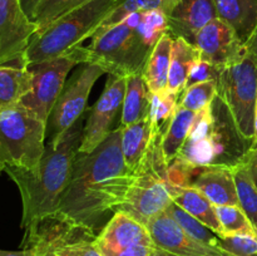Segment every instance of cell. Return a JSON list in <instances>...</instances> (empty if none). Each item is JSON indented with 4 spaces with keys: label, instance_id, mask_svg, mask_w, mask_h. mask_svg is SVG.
Here are the masks:
<instances>
[{
    "label": "cell",
    "instance_id": "18",
    "mask_svg": "<svg viewBox=\"0 0 257 256\" xmlns=\"http://www.w3.org/2000/svg\"><path fill=\"white\" fill-rule=\"evenodd\" d=\"M212 113L211 104L196 113L195 122L187 140L178 155V160L192 167H207L215 163V148L212 135Z\"/></svg>",
    "mask_w": 257,
    "mask_h": 256
},
{
    "label": "cell",
    "instance_id": "2",
    "mask_svg": "<svg viewBox=\"0 0 257 256\" xmlns=\"http://www.w3.org/2000/svg\"><path fill=\"white\" fill-rule=\"evenodd\" d=\"M85 120L83 114L57 146L47 143L38 175L18 167L2 168L20 192L24 231L59 208L60 197L69 183L79 153Z\"/></svg>",
    "mask_w": 257,
    "mask_h": 256
},
{
    "label": "cell",
    "instance_id": "3",
    "mask_svg": "<svg viewBox=\"0 0 257 256\" xmlns=\"http://www.w3.org/2000/svg\"><path fill=\"white\" fill-rule=\"evenodd\" d=\"M118 5V0H90L67 13L40 34L34 35L25 52L28 67L53 59L92 38L105 18Z\"/></svg>",
    "mask_w": 257,
    "mask_h": 256
},
{
    "label": "cell",
    "instance_id": "9",
    "mask_svg": "<svg viewBox=\"0 0 257 256\" xmlns=\"http://www.w3.org/2000/svg\"><path fill=\"white\" fill-rule=\"evenodd\" d=\"M105 73L100 65L88 63L67 82L48 118L47 140L49 145L57 146L63 136L84 114L93 85Z\"/></svg>",
    "mask_w": 257,
    "mask_h": 256
},
{
    "label": "cell",
    "instance_id": "31",
    "mask_svg": "<svg viewBox=\"0 0 257 256\" xmlns=\"http://www.w3.org/2000/svg\"><path fill=\"white\" fill-rule=\"evenodd\" d=\"M89 2L90 0H42L35 12L34 22L37 23L38 30L34 35L44 32L52 23H54L64 14Z\"/></svg>",
    "mask_w": 257,
    "mask_h": 256
},
{
    "label": "cell",
    "instance_id": "40",
    "mask_svg": "<svg viewBox=\"0 0 257 256\" xmlns=\"http://www.w3.org/2000/svg\"><path fill=\"white\" fill-rule=\"evenodd\" d=\"M246 47H247V49H250L251 52L255 53L256 57H257V28H256L255 33L252 34V37L250 38V40L246 43Z\"/></svg>",
    "mask_w": 257,
    "mask_h": 256
},
{
    "label": "cell",
    "instance_id": "16",
    "mask_svg": "<svg viewBox=\"0 0 257 256\" xmlns=\"http://www.w3.org/2000/svg\"><path fill=\"white\" fill-rule=\"evenodd\" d=\"M190 186L201 191L215 206H240L232 168L222 166L193 167Z\"/></svg>",
    "mask_w": 257,
    "mask_h": 256
},
{
    "label": "cell",
    "instance_id": "25",
    "mask_svg": "<svg viewBox=\"0 0 257 256\" xmlns=\"http://www.w3.org/2000/svg\"><path fill=\"white\" fill-rule=\"evenodd\" d=\"M200 59V53L195 44L187 42L183 38H175L170 75H168V89L180 95L182 94L188 74H190L193 64Z\"/></svg>",
    "mask_w": 257,
    "mask_h": 256
},
{
    "label": "cell",
    "instance_id": "4",
    "mask_svg": "<svg viewBox=\"0 0 257 256\" xmlns=\"http://www.w3.org/2000/svg\"><path fill=\"white\" fill-rule=\"evenodd\" d=\"M156 45L137 28L136 14L119 24L98 29L88 48L90 64H98L109 75L128 77L142 72Z\"/></svg>",
    "mask_w": 257,
    "mask_h": 256
},
{
    "label": "cell",
    "instance_id": "23",
    "mask_svg": "<svg viewBox=\"0 0 257 256\" xmlns=\"http://www.w3.org/2000/svg\"><path fill=\"white\" fill-rule=\"evenodd\" d=\"M151 95L142 72L128 75L119 127H127L150 115Z\"/></svg>",
    "mask_w": 257,
    "mask_h": 256
},
{
    "label": "cell",
    "instance_id": "26",
    "mask_svg": "<svg viewBox=\"0 0 257 256\" xmlns=\"http://www.w3.org/2000/svg\"><path fill=\"white\" fill-rule=\"evenodd\" d=\"M195 118V112L186 109L178 104L167 131L162 136V142H161L163 156H165V160L168 166L180 155L181 150L190 135Z\"/></svg>",
    "mask_w": 257,
    "mask_h": 256
},
{
    "label": "cell",
    "instance_id": "22",
    "mask_svg": "<svg viewBox=\"0 0 257 256\" xmlns=\"http://www.w3.org/2000/svg\"><path fill=\"white\" fill-rule=\"evenodd\" d=\"M173 42H175V38L170 34V32L166 33L153 48L143 68V78L152 94L167 89Z\"/></svg>",
    "mask_w": 257,
    "mask_h": 256
},
{
    "label": "cell",
    "instance_id": "21",
    "mask_svg": "<svg viewBox=\"0 0 257 256\" xmlns=\"http://www.w3.org/2000/svg\"><path fill=\"white\" fill-rule=\"evenodd\" d=\"M220 19L247 43L257 28V0H213Z\"/></svg>",
    "mask_w": 257,
    "mask_h": 256
},
{
    "label": "cell",
    "instance_id": "24",
    "mask_svg": "<svg viewBox=\"0 0 257 256\" xmlns=\"http://www.w3.org/2000/svg\"><path fill=\"white\" fill-rule=\"evenodd\" d=\"M34 87L32 70L27 65H0V107L20 103Z\"/></svg>",
    "mask_w": 257,
    "mask_h": 256
},
{
    "label": "cell",
    "instance_id": "34",
    "mask_svg": "<svg viewBox=\"0 0 257 256\" xmlns=\"http://www.w3.org/2000/svg\"><path fill=\"white\" fill-rule=\"evenodd\" d=\"M220 246L227 252L235 256H257V237L245 233H222Z\"/></svg>",
    "mask_w": 257,
    "mask_h": 256
},
{
    "label": "cell",
    "instance_id": "12",
    "mask_svg": "<svg viewBox=\"0 0 257 256\" xmlns=\"http://www.w3.org/2000/svg\"><path fill=\"white\" fill-rule=\"evenodd\" d=\"M127 77L109 75L105 87L87 115L79 153H90L110 135L112 123L123 105Z\"/></svg>",
    "mask_w": 257,
    "mask_h": 256
},
{
    "label": "cell",
    "instance_id": "36",
    "mask_svg": "<svg viewBox=\"0 0 257 256\" xmlns=\"http://www.w3.org/2000/svg\"><path fill=\"white\" fill-rule=\"evenodd\" d=\"M95 238L97 237L82 238V240L60 246L55 248L53 252L57 253L58 256H103L95 246Z\"/></svg>",
    "mask_w": 257,
    "mask_h": 256
},
{
    "label": "cell",
    "instance_id": "39",
    "mask_svg": "<svg viewBox=\"0 0 257 256\" xmlns=\"http://www.w3.org/2000/svg\"><path fill=\"white\" fill-rule=\"evenodd\" d=\"M42 3V0H22L23 8H24L25 13L28 14V17L34 22V17H35V12H37L38 7Z\"/></svg>",
    "mask_w": 257,
    "mask_h": 256
},
{
    "label": "cell",
    "instance_id": "1",
    "mask_svg": "<svg viewBox=\"0 0 257 256\" xmlns=\"http://www.w3.org/2000/svg\"><path fill=\"white\" fill-rule=\"evenodd\" d=\"M118 127L90 153H78L72 177L60 197L59 208L75 225L99 233L110 213L124 203L137 173L131 171L122 152Z\"/></svg>",
    "mask_w": 257,
    "mask_h": 256
},
{
    "label": "cell",
    "instance_id": "35",
    "mask_svg": "<svg viewBox=\"0 0 257 256\" xmlns=\"http://www.w3.org/2000/svg\"><path fill=\"white\" fill-rule=\"evenodd\" d=\"M221 70L222 68L217 67V65L212 64V63L205 62V60H197V62L193 64L192 69H191L190 74H188L187 82H186L185 90L187 88H190L191 85L197 84V83L202 82H217L218 78H220ZM183 90V92H185Z\"/></svg>",
    "mask_w": 257,
    "mask_h": 256
},
{
    "label": "cell",
    "instance_id": "44",
    "mask_svg": "<svg viewBox=\"0 0 257 256\" xmlns=\"http://www.w3.org/2000/svg\"><path fill=\"white\" fill-rule=\"evenodd\" d=\"M118 2H119V0H118Z\"/></svg>",
    "mask_w": 257,
    "mask_h": 256
},
{
    "label": "cell",
    "instance_id": "6",
    "mask_svg": "<svg viewBox=\"0 0 257 256\" xmlns=\"http://www.w3.org/2000/svg\"><path fill=\"white\" fill-rule=\"evenodd\" d=\"M217 94L230 108L238 130L246 140H255L257 104V57L250 49L237 62L222 68Z\"/></svg>",
    "mask_w": 257,
    "mask_h": 256
},
{
    "label": "cell",
    "instance_id": "30",
    "mask_svg": "<svg viewBox=\"0 0 257 256\" xmlns=\"http://www.w3.org/2000/svg\"><path fill=\"white\" fill-rule=\"evenodd\" d=\"M180 94L167 89L151 95V110L148 117L152 119L156 130L165 135L180 103Z\"/></svg>",
    "mask_w": 257,
    "mask_h": 256
},
{
    "label": "cell",
    "instance_id": "19",
    "mask_svg": "<svg viewBox=\"0 0 257 256\" xmlns=\"http://www.w3.org/2000/svg\"><path fill=\"white\" fill-rule=\"evenodd\" d=\"M122 128V152L127 167L135 173H140L156 136L160 135L150 117L138 120Z\"/></svg>",
    "mask_w": 257,
    "mask_h": 256
},
{
    "label": "cell",
    "instance_id": "29",
    "mask_svg": "<svg viewBox=\"0 0 257 256\" xmlns=\"http://www.w3.org/2000/svg\"><path fill=\"white\" fill-rule=\"evenodd\" d=\"M166 212L188 233L192 237L197 238L198 241L203 243H207L210 246H215V247H220V237H218L217 233L213 232L211 228H208L205 223L201 222L200 220H197L196 217H193L192 215L187 212V211L183 210L181 206H178L176 202H171V205L168 206Z\"/></svg>",
    "mask_w": 257,
    "mask_h": 256
},
{
    "label": "cell",
    "instance_id": "5",
    "mask_svg": "<svg viewBox=\"0 0 257 256\" xmlns=\"http://www.w3.org/2000/svg\"><path fill=\"white\" fill-rule=\"evenodd\" d=\"M47 123L22 103L0 107V168L38 175L45 152Z\"/></svg>",
    "mask_w": 257,
    "mask_h": 256
},
{
    "label": "cell",
    "instance_id": "41",
    "mask_svg": "<svg viewBox=\"0 0 257 256\" xmlns=\"http://www.w3.org/2000/svg\"><path fill=\"white\" fill-rule=\"evenodd\" d=\"M152 256H176V255H172V253L167 252V251L162 250V248L155 247V250H153Z\"/></svg>",
    "mask_w": 257,
    "mask_h": 256
},
{
    "label": "cell",
    "instance_id": "43",
    "mask_svg": "<svg viewBox=\"0 0 257 256\" xmlns=\"http://www.w3.org/2000/svg\"><path fill=\"white\" fill-rule=\"evenodd\" d=\"M47 256H58V255H57V253H54V252H53V251H48Z\"/></svg>",
    "mask_w": 257,
    "mask_h": 256
},
{
    "label": "cell",
    "instance_id": "14",
    "mask_svg": "<svg viewBox=\"0 0 257 256\" xmlns=\"http://www.w3.org/2000/svg\"><path fill=\"white\" fill-rule=\"evenodd\" d=\"M201 60L225 68L245 55L247 47L237 33L220 18L206 24L195 38Z\"/></svg>",
    "mask_w": 257,
    "mask_h": 256
},
{
    "label": "cell",
    "instance_id": "42",
    "mask_svg": "<svg viewBox=\"0 0 257 256\" xmlns=\"http://www.w3.org/2000/svg\"><path fill=\"white\" fill-rule=\"evenodd\" d=\"M253 142H257V104H256V113H255V140Z\"/></svg>",
    "mask_w": 257,
    "mask_h": 256
},
{
    "label": "cell",
    "instance_id": "27",
    "mask_svg": "<svg viewBox=\"0 0 257 256\" xmlns=\"http://www.w3.org/2000/svg\"><path fill=\"white\" fill-rule=\"evenodd\" d=\"M177 4L178 0H119L117 7L110 12V14L105 18L104 22L100 24L98 29L119 24L123 20L127 19L130 15L137 14V13L157 10V12L165 13L168 18Z\"/></svg>",
    "mask_w": 257,
    "mask_h": 256
},
{
    "label": "cell",
    "instance_id": "32",
    "mask_svg": "<svg viewBox=\"0 0 257 256\" xmlns=\"http://www.w3.org/2000/svg\"><path fill=\"white\" fill-rule=\"evenodd\" d=\"M217 95V82H202L191 85L180 97L181 107L198 113L212 103Z\"/></svg>",
    "mask_w": 257,
    "mask_h": 256
},
{
    "label": "cell",
    "instance_id": "8",
    "mask_svg": "<svg viewBox=\"0 0 257 256\" xmlns=\"http://www.w3.org/2000/svg\"><path fill=\"white\" fill-rule=\"evenodd\" d=\"M171 202L167 162L150 151L124 203L117 211L127 212L146 225L151 218L165 212Z\"/></svg>",
    "mask_w": 257,
    "mask_h": 256
},
{
    "label": "cell",
    "instance_id": "28",
    "mask_svg": "<svg viewBox=\"0 0 257 256\" xmlns=\"http://www.w3.org/2000/svg\"><path fill=\"white\" fill-rule=\"evenodd\" d=\"M232 170L240 207L247 216L257 236V188L245 163L242 162L241 165L233 167Z\"/></svg>",
    "mask_w": 257,
    "mask_h": 256
},
{
    "label": "cell",
    "instance_id": "20",
    "mask_svg": "<svg viewBox=\"0 0 257 256\" xmlns=\"http://www.w3.org/2000/svg\"><path fill=\"white\" fill-rule=\"evenodd\" d=\"M172 201L187 211L190 215L205 223L208 228L217 235H222L223 230L216 213V206L203 195L201 191L192 186L170 185Z\"/></svg>",
    "mask_w": 257,
    "mask_h": 256
},
{
    "label": "cell",
    "instance_id": "11",
    "mask_svg": "<svg viewBox=\"0 0 257 256\" xmlns=\"http://www.w3.org/2000/svg\"><path fill=\"white\" fill-rule=\"evenodd\" d=\"M38 25L23 8L22 0H0V65H27L25 52Z\"/></svg>",
    "mask_w": 257,
    "mask_h": 256
},
{
    "label": "cell",
    "instance_id": "13",
    "mask_svg": "<svg viewBox=\"0 0 257 256\" xmlns=\"http://www.w3.org/2000/svg\"><path fill=\"white\" fill-rule=\"evenodd\" d=\"M211 135L215 148L213 166L233 168L241 165L253 142L243 137L236 124L230 108L218 94L211 103Z\"/></svg>",
    "mask_w": 257,
    "mask_h": 256
},
{
    "label": "cell",
    "instance_id": "33",
    "mask_svg": "<svg viewBox=\"0 0 257 256\" xmlns=\"http://www.w3.org/2000/svg\"><path fill=\"white\" fill-rule=\"evenodd\" d=\"M216 213L222 226V233H245L256 236L252 225L240 206H216Z\"/></svg>",
    "mask_w": 257,
    "mask_h": 256
},
{
    "label": "cell",
    "instance_id": "17",
    "mask_svg": "<svg viewBox=\"0 0 257 256\" xmlns=\"http://www.w3.org/2000/svg\"><path fill=\"white\" fill-rule=\"evenodd\" d=\"M218 18L213 0H178L168 19V30L173 38L195 43L197 33L211 20Z\"/></svg>",
    "mask_w": 257,
    "mask_h": 256
},
{
    "label": "cell",
    "instance_id": "7",
    "mask_svg": "<svg viewBox=\"0 0 257 256\" xmlns=\"http://www.w3.org/2000/svg\"><path fill=\"white\" fill-rule=\"evenodd\" d=\"M88 48L80 45L57 58L29 65L34 87L20 103L39 119L48 123L50 112L67 84V77L72 68L78 64H88Z\"/></svg>",
    "mask_w": 257,
    "mask_h": 256
},
{
    "label": "cell",
    "instance_id": "37",
    "mask_svg": "<svg viewBox=\"0 0 257 256\" xmlns=\"http://www.w3.org/2000/svg\"><path fill=\"white\" fill-rule=\"evenodd\" d=\"M243 163L247 167L251 178H252L253 183H255L257 188V142L252 143L247 155H246L245 160H243Z\"/></svg>",
    "mask_w": 257,
    "mask_h": 256
},
{
    "label": "cell",
    "instance_id": "15",
    "mask_svg": "<svg viewBox=\"0 0 257 256\" xmlns=\"http://www.w3.org/2000/svg\"><path fill=\"white\" fill-rule=\"evenodd\" d=\"M146 226L155 246L176 256H235L223 248L210 246L188 235L167 212L151 218Z\"/></svg>",
    "mask_w": 257,
    "mask_h": 256
},
{
    "label": "cell",
    "instance_id": "38",
    "mask_svg": "<svg viewBox=\"0 0 257 256\" xmlns=\"http://www.w3.org/2000/svg\"><path fill=\"white\" fill-rule=\"evenodd\" d=\"M48 251L39 246H32V247H23L18 251H7L3 250L0 256H47Z\"/></svg>",
    "mask_w": 257,
    "mask_h": 256
},
{
    "label": "cell",
    "instance_id": "10",
    "mask_svg": "<svg viewBox=\"0 0 257 256\" xmlns=\"http://www.w3.org/2000/svg\"><path fill=\"white\" fill-rule=\"evenodd\" d=\"M94 242L103 256H152L156 247L147 226L123 211L113 213Z\"/></svg>",
    "mask_w": 257,
    "mask_h": 256
}]
</instances>
